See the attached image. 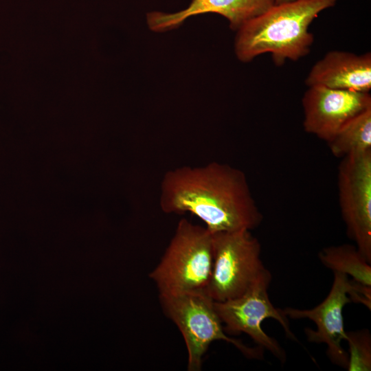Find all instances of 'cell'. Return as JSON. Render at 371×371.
Instances as JSON below:
<instances>
[{
	"label": "cell",
	"mask_w": 371,
	"mask_h": 371,
	"mask_svg": "<svg viewBox=\"0 0 371 371\" xmlns=\"http://www.w3.org/2000/svg\"><path fill=\"white\" fill-rule=\"evenodd\" d=\"M159 205L166 214L197 216L212 233L252 230L263 219L245 172L218 161L166 172Z\"/></svg>",
	"instance_id": "1"
},
{
	"label": "cell",
	"mask_w": 371,
	"mask_h": 371,
	"mask_svg": "<svg viewBox=\"0 0 371 371\" xmlns=\"http://www.w3.org/2000/svg\"><path fill=\"white\" fill-rule=\"evenodd\" d=\"M337 0H293L273 4L244 23L237 31L235 53L243 62L270 53L273 63L297 60L307 55L313 43L308 31L312 21Z\"/></svg>",
	"instance_id": "2"
},
{
	"label": "cell",
	"mask_w": 371,
	"mask_h": 371,
	"mask_svg": "<svg viewBox=\"0 0 371 371\" xmlns=\"http://www.w3.org/2000/svg\"><path fill=\"white\" fill-rule=\"evenodd\" d=\"M213 262L212 233L205 226L182 218L149 276L159 295L207 290Z\"/></svg>",
	"instance_id": "3"
},
{
	"label": "cell",
	"mask_w": 371,
	"mask_h": 371,
	"mask_svg": "<svg viewBox=\"0 0 371 371\" xmlns=\"http://www.w3.org/2000/svg\"><path fill=\"white\" fill-rule=\"evenodd\" d=\"M159 301L164 313L182 334L188 350L189 371L201 370L204 355L217 340L232 344L248 359H264L263 348L247 346L226 334L214 300L207 290L159 295Z\"/></svg>",
	"instance_id": "4"
},
{
	"label": "cell",
	"mask_w": 371,
	"mask_h": 371,
	"mask_svg": "<svg viewBox=\"0 0 371 371\" xmlns=\"http://www.w3.org/2000/svg\"><path fill=\"white\" fill-rule=\"evenodd\" d=\"M214 262L207 291L216 302L240 297L257 285L269 286L271 274L251 230L212 233Z\"/></svg>",
	"instance_id": "5"
},
{
	"label": "cell",
	"mask_w": 371,
	"mask_h": 371,
	"mask_svg": "<svg viewBox=\"0 0 371 371\" xmlns=\"http://www.w3.org/2000/svg\"><path fill=\"white\" fill-rule=\"evenodd\" d=\"M337 187L347 235L371 263V150L341 158Z\"/></svg>",
	"instance_id": "6"
},
{
	"label": "cell",
	"mask_w": 371,
	"mask_h": 371,
	"mask_svg": "<svg viewBox=\"0 0 371 371\" xmlns=\"http://www.w3.org/2000/svg\"><path fill=\"white\" fill-rule=\"evenodd\" d=\"M268 288L267 285H257L236 298L214 301V307L227 335L246 333L257 346L269 350L283 363L286 359V352L276 339L263 330L262 322L268 318L274 319L281 324L288 338L296 341L297 339L291 330L283 310L271 303Z\"/></svg>",
	"instance_id": "7"
},
{
	"label": "cell",
	"mask_w": 371,
	"mask_h": 371,
	"mask_svg": "<svg viewBox=\"0 0 371 371\" xmlns=\"http://www.w3.org/2000/svg\"><path fill=\"white\" fill-rule=\"evenodd\" d=\"M333 273L331 289L326 298L317 306L311 309L286 307L282 310L288 318H306L313 321L316 329H304L307 341L325 344L327 346L326 355L331 363L347 369L348 353L342 347L341 342L347 339L343 309L345 305L351 302L348 295L350 278L341 273Z\"/></svg>",
	"instance_id": "8"
},
{
	"label": "cell",
	"mask_w": 371,
	"mask_h": 371,
	"mask_svg": "<svg viewBox=\"0 0 371 371\" xmlns=\"http://www.w3.org/2000/svg\"><path fill=\"white\" fill-rule=\"evenodd\" d=\"M304 131L328 142L350 119L371 107L369 93L308 87L302 100Z\"/></svg>",
	"instance_id": "9"
},
{
	"label": "cell",
	"mask_w": 371,
	"mask_h": 371,
	"mask_svg": "<svg viewBox=\"0 0 371 371\" xmlns=\"http://www.w3.org/2000/svg\"><path fill=\"white\" fill-rule=\"evenodd\" d=\"M273 0H192L184 10L175 13L152 12L146 15L150 30L163 32L179 27L194 16L215 13L226 18L232 30H238L244 23L270 8Z\"/></svg>",
	"instance_id": "10"
},
{
	"label": "cell",
	"mask_w": 371,
	"mask_h": 371,
	"mask_svg": "<svg viewBox=\"0 0 371 371\" xmlns=\"http://www.w3.org/2000/svg\"><path fill=\"white\" fill-rule=\"evenodd\" d=\"M308 87L369 93L371 89V54L357 55L344 51L328 52L311 68Z\"/></svg>",
	"instance_id": "11"
},
{
	"label": "cell",
	"mask_w": 371,
	"mask_h": 371,
	"mask_svg": "<svg viewBox=\"0 0 371 371\" xmlns=\"http://www.w3.org/2000/svg\"><path fill=\"white\" fill-rule=\"evenodd\" d=\"M318 258L323 265L333 272L344 273L371 286V263L355 245L343 244L326 247L319 252Z\"/></svg>",
	"instance_id": "12"
},
{
	"label": "cell",
	"mask_w": 371,
	"mask_h": 371,
	"mask_svg": "<svg viewBox=\"0 0 371 371\" xmlns=\"http://www.w3.org/2000/svg\"><path fill=\"white\" fill-rule=\"evenodd\" d=\"M327 144L340 158L371 150V107L347 122Z\"/></svg>",
	"instance_id": "13"
},
{
	"label": "cell",
	"mask_w": 371,
	"mask_h": 371,
	"mask_svg": "<svg viewBox=\"0 0 371 371\" xmlns=\"http://www.w3.org/2000/svg\"><path fill=\"white\" fill-rule=\"evenodd\" d=\"M349 345L348 371L371 370V336L367 329L346 332Z\"/></svg>",
	"instance_id": "14"
},
{
	"label": "cell",
	"mask_w": 371,
	"mask_h": 371,
	"mask_svg": "<svg viewBox=\"0 0 371 371\" xmlns=\"http://www.w3.org/2000/svg\"><path fill=\"white\" fill-rule=\"evenodd\" d=\"M348 295L351 302L363 304L371 309V286L350 279Z\"/></svg>",
	"instance_id": "15"
},
{
	"label": "cell",
	"mask_w": 371,
	"mask_h": 371,
	"mask_svg": "<svg viewBox=\"0 0 371 371\" xmlns=\"http://www.w3.org/2000/svg\"><path fill=\"white\" fill-rule=\"evenodd\" d=\"M275 4L291 1L293 0H273Z\"/></svg>",
	"instance_id": "16"
}]
</instances>
